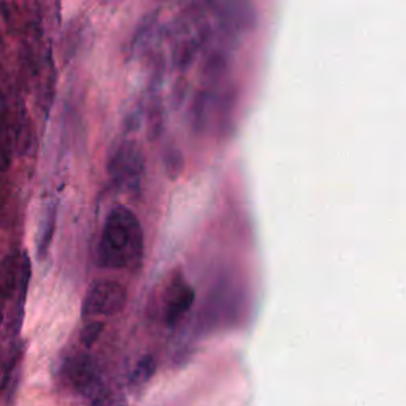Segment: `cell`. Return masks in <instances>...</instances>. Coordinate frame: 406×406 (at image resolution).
I'll return each instance as SVG.
<instances>
[{
  "label": "cell",
  "mask_w": 406,
  "mask_h": 406,
  "mask_svg": "<svg viewBox=\"0 0 406 406\" xmlns=\"http://www.w3.org/2000/svg\"><path fill=\"white\" fill-rule=\"evenodd\" d=\"M104 332V324L99 323V320H94V323H89L84 325V329L81 332V341L84 346L90 348L93 344L99 340V337Z\"/></svg>",
  "instance_id": "obj_9"
},
{
  "label": "cell",
  "mask_w": 406,
  "mask_h": 406,
  "mask_svg": "<svg viewBox=\"0 0 406 406\" xmlns=\"http://www.w3.org/2000/svg\"><path fill=\"white\" fill-rule=\"evenodd\" d=\"M129 294L118 281L95 283L83 302V316H113L126 306Z\"/></svg>",
  "instance_id": "obj_4"
},
{
  "label": "cell",
  "mask_w": 406,
  "mask_h": 406,
  "mask_svg": "<svg viewBox=\"0 0 406 406\" xmlns=\"http://www.w3.org/2000/svg\"><path fill=\"white\" fill-rule=\"evenodd\" d=\"M163 124H165V108H163L161 97L154 95L148 110V137L151 140L161 137Z\"/></svg>",
  "instance_id": "obj_6"
},
{
  "label": "cell",
  "mask_w": 406,
  "mask_h": 406,
  "mask_svg": "<svg viewBox=\"0 0 406 406\" xmlns=\"http://www.w3.org/2000/svg\"><path fill=\"white\" fill-rule=\"evenodd\" d=\"M108 172L119 189L129 194L140 191L144 173L142 148L135 142L121 143L108 161Z\"/></svg>",
  "instance_id": "obj_3"
},
{
  "label": "cell",
  "mask_w": 406,
  "mask_h": 406,
  "mask_svg": "<svg viewBox=\"0 0 406 406\" xmlns=\"http://www.w3.org/2000/svg\"><path fill=\"white\" fill-rule=\"evenodd\" d=\"M54 221H56V210L51 207L48 210L46 217H45V229H43V236L40 238V252L43 254L46 251L48 245H50V240L53 236V230H54Z\"/></svg>",
  "instance_id": "obj_10"
},
{
  "label": "cell",
  "mask_w": 406,
  "mask_h": 406,
  "mask_svg": "<svg viewBox=\"0 0 406 406\" xmlns=\"http://www.w3.org/2000/svg\"><path fill=\"white\" fill-rule=\"evenodd\" d=\"M156 372V360H154V357L153 356H144L142 357L140 360H138V363L135 365V368H133V372H132V377H130V381L133 384H137V386H140V384H144V383H148V381L151 379V377H153Z\"/></svg>",
  "instance_id": "obj_8"
},
{
  "label": "cell",
  "mask_w": 406,
  "mask_h": 406,
  "mask_svg": "<svg viewBox=\"0 0 406 406\" xmlns=\"http://www.w3.org/2000/svg\"><path fill=\"white\" fill-rule=\"evenodd\" d=\"M186 161L181 149L177 147H168L163 149V168L170 180H178L184 172Z\"/></svg>",
  "instance_id": "obj_7"
},
{
  "label": "cell",
  "mask_w": 406,
  "mask_h": 406,
  "mask_svg": "<svg viewBox=\"0 0 406 406\" xmlns=\"http://www.w3.org/2000/svg\"><path fill=\"white\" fill-rule=\"evenodd\" d=\"M142 114H143V105H140V104L133 108V110L129 111V114L126 116V129H127V132L135 130V129H138V127H140Z\"/></svg>",
  "instance_id": "obj_11"
},
{
  "label": "cell",
  "mask_w": 406,
  "mask_h": 406,
  "mask_svg": "<svg viewBox=\"0 0 406 406\" xmlns=\"http://www.w3.org/2000/svg\"><path fill=\"white\" fill-rule=\"evenodd\" d=\"M196 300V290L186 283H177L168 294L165 320L168 325H175L184 314L191 310Z\"/></svg>",
  "instance_id": "obj_5"
},
{
  "label": "cell",
  "mask_w": 406,
  "mask_h": 406,
  "mask_svg": "<svg viewBox=\"0 0 406 406\" xmlns=\"http://www.w3.org/2000/svg\"><path fill=\"white\" fill-rule=\"evenodd\" d=\"M67 378L93 406H124L102 383L99 367L88 354H78L67 362Z\"/></svg>",
  "instance_id": "obj_2"
},
{
  "label": "cell",
  "mask_w": 406,
  "mask_h": 406,
  "mask_svg": "<svg viewBox=\"0 0 406 406\" xmlns=\"http://www.w3.org/2000/svg\"><path fill=\"white\" fill-rule=\"evenodd\" d=\"M144 236L142 224L132 210L114 207L108 215L99 248L97 264L102 269H129L142 262Z\"/></svg>",
  "instance_id": "obj_1"
}]
</instances>
